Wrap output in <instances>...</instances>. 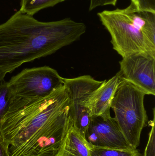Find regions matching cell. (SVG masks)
<instances>
[{
    "label": "cell",
    "mask_w": 155,
    "mask_h": 156,
    "mask_svg": "<svg viewBox=\"0 0 155 156\" xmlns=\"http://www.w3.org/2000/svg\"><path fill=\"white\" fill-rule=\"evenodd\" d=\"M153 120L148 121V124L151 126V129L149 133L148 142L145 149L143 156H155V108L153 109Z\"/></svg>",
    "instance_id": "15"
},
{
    "label": "cell",
    "mask_w": 155,
    "mask_h": 156,
    "mask_svg": "<svg viewBox=\"0 0 155 156\" xmlns=\"http://www.w3.org/2000/svg\"><path fill=\"white\" fill-rule=\"evenodd\" d=\"M117 0H90L89 11H92L93 9L99 6L106 5H113L115 6L116 5Z\"/></svg>",
    "instance_id": "17"
},
{
    "label": "cell",
    "mask_w": 155,
    "mask_h": 156,
    "mask_svg": "<svg viewBox=\"0 0 155 156\" xmlns=\"http://www.w3.org/2000/svg\"><path fill=\"white\" fill-rule=\"evenodd\" d=\"M64 85L70 100L69 116L76 131L85 138L92 119L88 105L91 94L103 82L89 75L64 78Z\"/></svg>",
    "instance_id": "7"
},
{
    "label": "cell",
    "mask_w": 155,
    "mask_h": 156,
    "mask_svg": "<svg viewBox=\"0 0 155 156\" xmlns=\"http://www.w3.org/2000/svg\"><path fill=\"white\" fill-rule=\"evenodd\" d=\"M89 145L90 156H143L137 149L103 148Z\"/></svg>",
    "instance_id": "13"
},
{
    "label": "cell",
    "mask_w": 155,
    "mask_h": 156,
    "mask_svg": "<svg viewBox=\"0 0 155 156\" xmlns=\"http://www.w3.org/2000/svg\"><path fill=\"white\" fill-rule=\"evenodd\" d=\"M56 156H90L89 144L76 131L69 116L66 133Z\"/></svg>",
    "instance_id": "11"
},
{
    "label": "cell",
    "mask_w": 155,
    "mask_h": 156,
    "mask_svg": "<svg viewBox=\"0 0 155 156\" xmlns=\"http://www.w3.org/2000/svg\"><path fill=\"white\" fill-rule=\"evenodd\" d=\"M69 110L35 133L19 146L9 147L10 156H56L68 126Z\"/></svg>",
    "instance_id": "6"
},
{
    "label": "cell",
    "mask_w": 155,
    "mask_h": 156,
    "mask_svg": "<svg viewBox=\"0 0 155 156\" xmlns=\"http://www.w3.org/2000/svg\"><path fill=\"white\" fill-rule=\"evenodd\" d=\"M91 145L103 148L132 149L114 117L93 116L85 133ZM134 149V148H133Z\"/></svg>",
    "instance_id": "9"
},
{
    "label": "cell",
    "mask_w": 155,
    "mask_h": 156,
    "mask_svg": "<svg viewBox=\"0 0 155 156\" xmlns=\"http://www.w3.org/2000/svg\"><path fill=\"white\" fill-rule=\"evenodd\" d=\"M145 95L134 85L121 79L111 103L114 118L127 143L134 149L140 145L142 131L148 124Z\"/></svg>",
    "instance_id": "4"
},
{
    "label": "cell",
    "mask_w": 155,
    "mask_h": 156,
    "mask_svg": "<svg viewBox=\"0 0 155 156\" xmlns=\"http://www.w3.org/2000/svg\"><path fill=\"white\" fill-rule=\"evenodd\" d=\"M69 109L64 85L44 97L15 96L0 122V137L10 148L17 147Z\"/></svg>",
    "instance_id": "2"
},
{
    "label": "cell",
    "mask_w": 155,
    "mask_h": 156,
    "mask_svg": "<svg viewBox=\"0 0 155 156\" xmlns=\"http://www.w3.org/2000/svg\"><path fill=\"white\" fill-rule=\"evenodd\" d=\"M121 79L116 74L111 79L103 82L90 96L88 107L93 116H111V103Z\"/></svg>",
    "instance_id": "10"
},
{
    "label": "cell",
    "mask_w": 155,
    "mask_h": 156,
    "mask_svg": "<svg viewBox=\"0 0 155 156\" xmlns=\"http://www.w3.org/2000/svg\"><path fill=\"white\" fill-rule=\"evenodd\" d=\"M15 96L8 82H0V122L7 112Z\"/></svg>",
    "instance_id": "14"
},
{
    "label": "cell",
    "mask_w": 155,
    "mask_h": 156,
    "mask_svg": "<svg viewBox=\"0 0 155 156\" xmlns=\"http://www.w3.org/2000/svg\"><path fill=\"white\" fill-rule=\"evenodd\" d=\"M86 30L84 23L70 18L41 22L17 11L0 24V82L23 64L79 40Z\"/></svg>",
    "instance_id": "1"
},
{
    "label": "cell",
    "mask_w": 155,
    "mask_h": 156,
    "mask_svg": "<svg viewBox=\"0 0 155 156\" xmlns=\"http://www.w3.org/2000/svg\"><path fill=\"white\" fill-rule=\"evenodd\" d=\"M66 0H21L19 11L25 14L33 16L42 9L53 7Z\"/></svg>",
    "instance_id": "12"
},
{
    "label": "cell",
    "mask_w": 155,
    "mask_h": 156,
    "mask_svg": "<svg viewBox=\"0 0 155 156\" xmlns=\"http://www.w3.org/2000/svg\"><path fill=\"white\" fill-rule=\"evenodd\" d=\"M131 3L138 11L155 13V0H131Z\"/></svg>",
    "instance_id": "16"
},
{
    "label": "cell",
    "mask_w": 155,
    "mask_h": 156,
    "mask_svg": "<svg viewBox=\"0 0 155 156\" xmlns=\"http://www.w3.org/2000/svg\"><path fill=\"white\" fill-rule=\"evenodd\" d=\"M111 37L113 48L122 58L147 52L155 56V13L137 10L131 3L124 9L98 13Z\"/></svg>",
    "instance_id": "3"
},
{
    "label": "cell",
    "mask_w": 155,
    "mask_h": 156,
    "mask_svg": "<svg viewBox=\"0 0 155 156\" xmlns=\"http://www.w3.org/2000/svg\"><path fill=\"white\" fill-rule=\"evenodd\" d=\"M120 79L129 82L144 93L155 95V56L147 52L133 53L119 62Z\"/></svg>",
    "instance_id": "8"
},
{
    "label": "cell",
    "mask_w": 155,
    "mask_h": 156,
    "mask_svg": "<svg viewBox=\"0 0 155 156\" xmlns=\"http://www.w3.org/2000/svg\"><path fill=\"white\" fill-rule=\"evenodd\" d=\"M9 145L0 137V156H10Z\"/></svg>",
    "instance_id": "18"
},
{
    "label": "cell",
    "mask_w": 155,
    "mask_h": 156,
    "mask_svg": "<svg viewBox=\"0 0 155 156\" xmlns=\"http://www.w3.org/2000/svg\"><path fill=\"white\" fill-rule=\"evenodd\" d=\"M8 82L14 95L21 98L45 97L64 85L63 78L47 66L25 69Z\"/></svg>",
    "instance_id": "5"
}]
</instances>
